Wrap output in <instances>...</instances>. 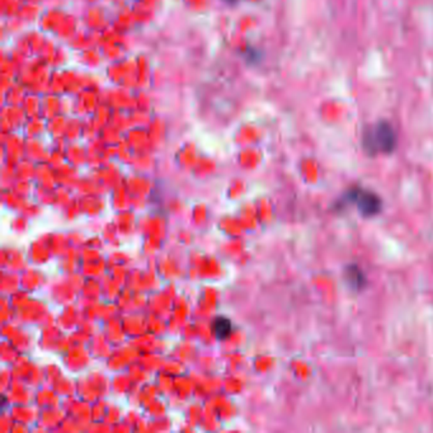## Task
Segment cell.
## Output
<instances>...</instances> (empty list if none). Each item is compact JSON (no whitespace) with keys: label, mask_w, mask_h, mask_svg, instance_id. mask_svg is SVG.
Segmentation results:
<instances>
[{"label":"cell","mask_w":433,"mask_h":433,"mask_svg":"<svg viewBox=\"0 0 433 433\" xmlns=\"http://www.w3.org/2000/svg\"><path fill=\"white\" fill-rule=\"evenodd\" d=\"M398 145V135L389 121H379L369 126L362 133V147L371 156L391 154Z\"/></svg>","instance_id":"obj_1"},{"label":"cell","mask_w":433,"mask_h":433,"mask_svg":"<svg viewBox=\"0 0 433 433\" xmlns=\"http://www.w3.org/2000/svg\"><path fill=\"white\" fill-rule=\"evenodd\" d=\"M349 205H355L363 217L376 216L383 209L381 198L375 192L363 189H348L338 201V209H343Z\"/></svg>","instance_id":"obj_2"},{"label":"cell","mask_w":433,"mask_h":433,"mask_svg":"<svg viewBox=\"0 0 433 433\" xmlns=\"http://www.w3.org/2000/svg\"><path fill=\"white\" fill-rule=\"evenodd\" d=\"M344 279H346L347 285L355 291H361L367 285V279L361 270V267L355 265V263L346 267Z\"/></svg>","instance_id":"obj_3"},{"label":"cell","mask_w":433,"mask_h":433,"mask_svg":"<svg viewBox=\"0 0 433 433\" xmlns=\"http://www.w3.org/2000/svg\"><path fill=\"white\" fill-rule=\"evenodd\" d=\"M212 329H214V333L216 335L217 339H220V341L226 339L230 335L231 329H233L230 319H228L226 316H217L216 319L214 321Z\"/></svg>","instance_id":"obj_4"},{"label":"cell","mask_w":433,"mask_h":433,"mask_svg":"<svg viewBox=\"0 0 433 433\" xmlns=\"http://www.w3.org/2000/svg\"><path fill=\"white\" fill-rule=\"evenodd\" d=\"M225 1H229V3H233V1H235V0H225Z\"/></svg>","instance_id":"obj_5"}]
</instances>
